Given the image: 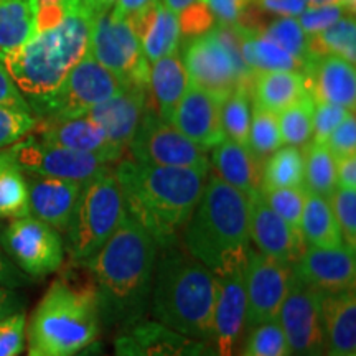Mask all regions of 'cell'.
I'll return each mask as SVG.
<instances>
[{
	"mask_svg": "<svg viewBox=\"0 0 356 356\" xmlns=\"http://www.w3.org/2000/svg\"><path fill=\"white\" fill-rule=\"evenodd\" d=\"M157 256L152 236L126 215L99 251L83 262L91 274L101 327L119 333L144 318Z\"/></svg>",
	"mask_w": 356,
	"mask_h": 356,
	"instance_id": "1",
	"label": "cell"
},
{
	"mask_svg": "<svg viewBox=\"0 0 356 356\" xmlns=\"http://www.w3.org/2000/svg\"><path fill=\"white\" fill-rule=\"evenodd\" d=\"M210 170L159 167L121 159L114 177L127 215L154 238L159 249L180 241V234L202 198Z\"/></svg>",
	"mask_w": 356,
	"mask_h": 356,
	"instance_id": "2",
	"label": "cell"
},
{
	"mask_svg": "<svg viewBox=\"0 0 356 356\" xmlns=\"http://www.w3.org/2000/svg\"><path fill=\"white\" fill-rule=\"evenodd\" d=\"M95 17L96 13L84 0H71L65 17L56 25L40 30L19 50L0 55V61L32 113H38L73 66L86 55Z\"/></svg>",
	"mask_w": 356,
	"mask_h": 356,
	"instance_id": "3",
	"label": "cell"
},
{
	"mask_svg": "<svg viewBox=\"0 0 356 356\" xmlns=\"http://www.w3.org/2000/svg\"><path fill=\"white\" fill-rule=\"evenodd\" d=\"M215 297V273L184 244L178 241L159 249L149 305L155 322L211 343Z\"/></svg>",
	"mask_w": 356,
	"mask_h": 356,
	"instance_id": "4",
	"label": "cell"
},
{
	"mask_svg": "<svg viewBox=\"0 0 356 356\" xmlns=\"http://www.w3.org/2000/svg\"><path fill=\"white\" fill-rule=\"evenodd\" d=\"M249 198L216 175H208L202 198L181 229L180 243L211 270L231 257L246 256L251 248Z\"/></svg>",
	"mask_w": 356,
	"mask_h": 356,
	"instance_id": "5",
	"label": "cell"
},
{
	"mask_svg": "<svg viewBox=\"0 0 356 356\" xmlns=\"http://www.w3.org/2000/svg\"><path fill=\"white\" fill-rule=\"evenodd\" d=\"M101 330L92 284L56 279L30 318L29 356H73L97 340Z\"/></svg>",
	"mask_w": 356,
	"mask_h": 356,
	"instance_id": "6",
	"label": "cell"
},
{
	"mask_svg": "<svg viewBox=\"0 0 356 356\" xmlns=\"http://www.w3.org/2000/svg\"><path fill=\"white\" fill-rule=\"evenodd\" d=\"M126 215L114 168L86 181L65 231V252L76 264L86 262L113 236Z\"/></svg>",
	"mask_w": 356,
	"mask_h": 356,
	"instance_id": "7",
	"label": "cell"
},
{
	"mask_svg": "<svg viewBox=\"0 0 356 356\" xmlns=\"http://www.w3.org/2000/svg\"><path fill=\"white\" fill-rule=\"evenodd\" d=\"M181 60L191 84L220 99L239 86L249 88L254 74L243 60L238 25L218 24L210 32L188 40Z\"/></svg>",
	"mask_w": 356,
	"mask_h": 356,
	"instance_id": "8",
	"label": "cell"
},
{
	"mask_svg": "<svg viewBox=\"0 0 356 356\" xmlns=\"http://www.w3.org/2000/svg\"><path fill=\"white\" fill-rule=\"evenodd\" d=\"M88 53L108 68L126 86L149 88L150 65L131 22L115 15L113 8L92 20Z\"/></svg>",
	"mask_w": 356,
	"mask_h": 356,
	"instance_id": "9",
	"label": "cell"
},
{
	"mask_svg": "<svg viewBox=\"0 0 356 356\" xmlns=\"http://www.w3.org/2000/svg\"><path fill=\"white\" fill-rule=\"evenodd\" d=\"M126 86L113 71L86 51L73 66L61 86L40 108L42 118H81L89 109L118 95Z\"/></svg>",
	"mask_w": 356,
	"mask_h": 356,
	"instance_id": "10",
	"label": "cell"
},
{
	"mask_svg": "<svg viewBox=\"0 0 356 356\" xmlns=\"http://www.w3.org/2000/svg\"><path fill=\"white\" fill-rule=\"evenodd\" d=\"M131 159L147 165L186 167L211 170L207 152L162 119L157 111L145 109L129 144Z\"/></svg>",
	"mask_w": 356,
	"mask_h": 356,
	"instance_id": "11",
	"label": "cell"
},
{
	"mask_svg": "<svg viewBox=\"0 0 356 356\" xmlns=\"http://www.w3.org/2000/svg\"><path fill=\"white\" fill-rule=\"evenodd\" d=\"M0 241L13 264L30 277H43L63 266V236L32 215L12 220L0 233Z\"/></svg>",
	"mask_w": 356,
	"mask_h": 356,
	"instance_id": "12",
	"label": "cell"
},
{
	"mask_svg": "<svg viewBox=\"0 0 356 356\" xmlns=\"http://www.w3.org/2000/svg\"><path fill=\"white\" fill-rule=\"evenodd\" d=\"M10 147L25 173L63 178L84 185L92 178L113 172L114 168V162L102 155L65 149L40 140L35 136H26Z\"/></svg>",
	"mask_w": 356,
	"mask_h": 356,
	"instance_id": "13",
	"label": "cell"
},
{
	"mask_svg": "<svg viewBox=\"0 0 356 356\" xmlns=\"http://www.w3.org/2000/svg\"><path fill=\"white\" fill-rule=\"evenodd\" d=\"M248 256V254H246ZM246 256L231 257L213 270L216 280L213 341L218 356H238L246 327Z\"/></svg>",
	"mask_w": 356,
	"mask_h": 356,
	"instance_id": "14",
	"label": "cell"
},
{
	"mask_svg": "<svg viewBox=\"0 0 356 356\" xmlns=\"http://www.w3.org/2000/svg\"><path fill=\"white\" fill-rule=\"evenodd\" d=\"M292 267L249 248L244 266L246 286V327L252 330L257 325L277 320L279 310L286 299L291 284Z\"/></svg>",
	"mask_w": 356,
	"mask_h": 356,
	"instance_id": "15",
	"label": "cell"
},
{
	"mask_svg": "<svg viewBox=\"0 0 356 356\" xmlns=\"http://www.w3.org/2000/svg\"><path fill=\"white\" fill-rule=\"evenodd\" d=\"M277 322L286 335L289 356H325L320 293L305 286L293 273Z\"/></svg>",
	"mask_w": 356,
	"mask_h": 356,
	"instance_id": "16",
	"label": "cell"
},
{
	"mask_svg": "<svg viewBox=\"0 0 356 356\" xmlns=\"http://www.w3.org/2000/svg\"><path fill=\"white\" fill-rule=\"evenodd\" d=\"M115 356H218L215 346L144 320L121 330L114 340Z\"/></svg>",
	"mask_w": 356,
	"mask_h": 356,
	"instance_id": "17",
	"label": "cell"
},
{
	"mask_svg": "<svg viewBox=\"0 0 356 356\" xmlns=\"http://www.w3.org/2000/svg\"><path fill=\"white\" fill-rule=\"evenodd\" d=\"M356 251L346 246L310 248L307 246L292 273L305 286L318 293L340 292L356 286Z\"/></svg>",
	"mask_w": 356,
	"mask_h": 356,
	"instance_id": "18",
	"label": "cell"
},
{
	"mask_svg": "<svg viewBox=\"0 0 356 356\" xmlns=\"http://www.w3.org/2000/svg\"><path fill=\"white\" fill-rule=\"evenodd\" d=\"M249 200H251L249 202V238H251V243L262 254L292 267L307 248L300 231L293 229L287 221H284L264 202L259 191Z\"/></svg>",
	"mask_w": 356,
	"mask_h": 356,
	"instance_id": "19",
	"label": "cell"
},
{
	"mask_svg": "<svg viewBox=\"0 0 356 356\" xmlns=\"http://www.w3.org/2000/svg\"><path fill=\"white\" fill-rule=\"evenodd\" d=\"M221 102L218 96L190 84L168 122L207 152L225 139Z\"/></svg>",
	"mask_w": 356,
	"mask_h": 356,
	"instance_id": "20",
	"label": "cell"
},
{
	"mask_svg": "<svg viewBox=\"0 0 356 356\" xmlns=\"http://www.w3.org/2000/svg\"><path fill=\"white\" fill-rule=\"evenodd\" d=\"M35 137L48 144L78 150V152L96 154L118 163L124 150L108 139L106 132L86 115L81 118H42L37 121Z\"/></svg>",
	"mask_w": 356,
	"mask_h": 356,
	"instance_id": "21",
	"label": "cell"
},
{
	"mask_svg": "<svg viewBox=\"0 0 356 356\" xmlns=\"http://www.w3.org/2000/svg\"><path fill=\"white\" fill-rule=\"evenodd\" d=\"M305 88L314 102H332L355 109V65L335 55H310L304 66Z\"/></svg>",
	"mask_w": 356,
	"mask_h": 356,
	"instance_id": "22",
	"label": "cell"
},
{
	"mask_svg": "<svg viewBox=\"0 0 356 356\" xmlns=\"http://www.w3.org/2000/svg\"><path fill=\"white\" fill-rule=\"evenodd\" d=\"M25 178L29 186L30 215L65 234L83 184L37 173H25Z\"/></svg>",
	"mask_w": 356,
	"mask_h": 356,
	"instance_id": "23",
	"label": "cell"
},
{
	"mask_svg": "<svg viewBox=\"0 0 356 356\" xmlns=\"http://www.w3.org/2000/svg\"><path fill=\"white\" fill-rule=\"evenodd\" d=\"M147 89L124 86L118 95L91 108L84 115L96 122L114 145L126 150L147 109Z\"/></svg>",
	"mask_w": 356,
	"mask_h": 356,
	"instance_id": "24",
	"label": "cell"
},
{
	"mask_svg": "<svg viewBox=\"0 0 356 356\" xmlns=\"http://www.w3.org/2000/svg\"><path fill=\"white\" fill-rule=\"evenodd\" d=\"M325 356L356 355L355 289L320 293Z\"/></svg>",
	"mask_w": 356,
	"mask_h": 356,
	"instance_id": "25",
	"label": "cell"
},
{
	"mask_svg": "<svg viewBox=\"0 0 356 356\" xmlns=\"http://www.w3.org/2000/svg\"><path fill=\"white\" fill-rule=\"evenodd\" d=\"M134 32L140 40L147 61L154 63L160 58L172 55L180 47V24L172 10L155 0L144 10L129 17Z\"/></svg>",
	"mask_w": 356,
	"mask_h": 356,
	"instance_id": "26",
	"label": "cell"
},
{
	"mask_svg": "<svg viewBox=\"0 0 356 356\" xmlns=\"http://www.w3.org/2000/svg\"><path fill=\"white\" fill-rule=\"evenodd\" d=\"M210 168L220 180L238 188L248 197L259 191L262 163L254 157L248 145L222 139L211 149Z\"/></svg>",
	"mask_w": 356,
	"mask_h": 356,
	"instance_id": "27",
	"label": "cell"
},
{
	"mask_svg": "<svg viewBox=\"0 0 356 356\" xmlns=\"http://www.w3.org/2000/svg\"><path fill=\"white\" fill-rule=\"evenodd\" d=\"M190 76L178 51L150 63L149 89L154 96L155 111L162 119L170 121L173 111L190 88Z\"/></svg>",
	"mask_w": 356,
	"mask_h": 356,
	"instance_id": "28",
	"label": "cell"
},
{
	"mask_svg": "<svg viewBox=\"0 0 356 356\" xmlns=\"http://www.w3.org/2000/svg\"><path fill=\"white\" fill-rule=\"evenodd\" d=\"M249 91L252 104L279 114L307 95L305 78L302 71H261L252 74Z\"/></svg>",
	"mask_w": 356,
	"mask_h": 356,
	"instance_id": "29",
	"label": "cell"
},
{
	"mask_svg": "<svg viewBox=\"0 0 356 356\" xmlns=\"http://www.w3.org/2000/svg\"><path fill=\"white\" fill-rule=\"evenodd\" d=\"M38 33V0H0V55L19 50Z\"/></svg>",
	"mask_w": 356,
	"mask_h": 356,
	"instance_id": "30",
	"label": "cell"
},
{
	"mask_svg": "<svg viewBox=\"0 0 356 356\" xmlns=\"http://www.w3.org/2000/svg\"><path fill=\"white\" fill-rule=\"evenodd\" d=\"M299 231L305 246L338 248L345 246L340 228L333 215L328 198L309 191L305 198Z\"/></svg>",
	"mask_w": 356,
	"mask_h": 356,
	"instance_id": "31",
	"label": "cell"
},
{
	"mask_svg": "<svg viewBox=\"0 0 356 356\" xmlns=\"http://www.w3.org/2000/svg\"><path fill=\"white\" fill-rule=\"evenodd\" d=\"M241 55L244 63L252 73L261 71H304V61L280 48L264 35L249 32L239 26Z\"/></svg>",
	"mask_w": 356,
	"mask_h": 356,
	"instance_id": "32",
	"label": "cell"
},
{
	"mask_svg": "<svg viewBox=\"0 0 356 356\" xmlns=\"http://www.w3.org/2000/svg\"><path fill=\"white\" fill-rule=\"evenodd\" d=\"M30 215L25 172L12 147L0 150V220H17Z\"/></svg>",
	"mask_w": 356,
	"mask_h": 356,
	"instance_id": "33",
	"label": "cell"
},
{
	"mask_svg": "<svg viewBox=\"0 0 356 356\" xmlns=\"http://www.w3.org/2000/svg\"><path fill=\"white\" fill-rule=\"evenodd\" d=\"M304 185V150L282 145L262 162L259 188H286Z\"/></svg>",
	"mask_w": 356,
	"mask_h": 356,
	"instance_id": "34",
	"label": "cell"
},
{
	"mask_svg": "<svg viewBox=\"0 0 356 356\" xmlns=\"http://www.w3.org/2000/svg\"><path fill=\"white\" fill-rule=\"evenodd\" d=\"M310 55H335L355 65L356 60V24L355 13H346L340 20L322 30L307 35Z\"/></svg>",
	"mask_w": 356,
	"mask_h": 356,
	"instance_id": "35",
	"label": "cell"
},
{
	"mask_svg": "<svg viewBox=\"0 0 356 356\" xmlns=\"http://www.w3.org/2000/svg\"><path fill=\"white\" fill-rule=\"evenodd\" d=\"M304 150V186L312 193L328 198L337 188L335 155L318 142H309Z\"/></svg>",
	"mask_w": 356,
	"mask_h": 356,
	"instance_id": "36",
	"label": "cell"
},
{
	"mask_svg": "<svg viewBox=\"0 0 356 356\" xmlns=\"http://www.w3.org/2000/svg\"><path fill=\"white\" fill-rule=\"evenodd\" d=\"M251 91L248 86L234 89L221 102V126L225 139L248 144L249 126H251Z\"/></svg>",
	"mask_w": 356,
	"mask_h": 356,
	"instance_id": "37",
	"label": "cell"
},
{
	"mask_svg": "<svg viewBox=\"0 0 356 356\" xmlns=\"http://www.w3.org/2000/svg\"><path fill=\"white\" fill-rule=\"evenodd\" d=\"M314 106V99L307 92L299 101H296L293 104L277 114L279 131L284 145L305 147L312 140Z\"/></svg>",
	"mask_w": 356,
	"mask_h": 356,
	"instance_id": "38",
	"label": "cell"
},
{
	"mask_svg": "<svg viewBox=\"0 0 356 356\" xmlns=\"http://www.w3.org/2000/svg\"><path fill=\"white\" fill-rule=\"evenodd\" d=\"M246 145L261 163L270 154H274L275 150L280 149L284 145V142L282 137H280L277 114L261 109L259 106L252 104L251 126H249Z\"/></svg>",
	"mask_w": 356,
	"mask_h": 356,
	"instance_id": "39",
	"label": "cell"
},
{
	"mask_svg": "<svg viewBox=\"0 0 356 356\" xmlns=\"http://www.w3.org/2000/svg\"><path fill=\"white\" fill-rule=\"evenodd\" d=\"M238 356H289L286 335L277 320L261 323L249 330Z\"/></svg>",
	"mask_w": 356,
	"mask_h": 356,
	"instance_id": "40",
	"label": "cell"
},
{
	"mask_svg": "<svg viewBox=\"0 0 356 356\" xmlns=\"http://www.w3.org/2000/svg\"><path fill=\"white\" fill-rule=\"evenodd\" d=\"M259 35L273 40L280 48L304 61L305 66L307 58H309V44H307V35L302 30L299 20L293 17H279L262 26Z\"/></svg>",
	"mask_w": 356,
	"mask_h": 356,
	"instance_id": "41",
	"label": "cell"
},
{
	"mask_svg": "<svg viewBox=\"0 0 356 356\" xmlns=\"http://www.w3.org/2000/svg\"><path fill=\"white\" fill-rule=\"evenodd\" d=\"M259 193L284 221L299 231L302 210H304L307 193H309L304 185L286 186V188H259Z\"/></svg>",
	"mask_w": 356,
	"mask_h": 356,
	"instance_id": "42",
	"label": "cell"
},
{
	"mask_svg": "<svg viewBox=\"0 0 356 356\" xmlns=\"http://www.w3.org/2000/svg\"><path fill=\"white\" fill-rule=\"evenodd\" d=\"M343 244L356 251V188H335L328 197Z\"/></svg>",
	"mask_w": 356,
	"mask_h": 356,
	"instance_id": "43",
	"label": "cell"
},
{
	"mask_svg": "<svg viewBox=\"0 0 356 356\" xmlns=\"http://www.w3.org/2000/svg\"><path fill=\"white\" fill-rule=\"evenodd\" d=\"M37 126V119L29 111L0 106V150L24 139Z\"/></svg>",
	"mask_w": 356,
	"mask_h": 356,
	"instance_id": "44",
	"label": "cell"
},
{
	"mask_svg": "<svg viewBox=\"0 0 356 356\" xmlns=\"http://www.w3.org/2000/svg\"><path fill=\"white\" fill-rule=\"evenodd\" d=\"M355 114V109L345 108L332 102H315L314 119H312V142L323 144L327 137L345 121Z\"/></svg>",
	"mask_w": 356,
	"mask_h": 356,
	"instance_id": "45",
	"label": "cell"
},
{
	"mask_svg": "<svg viewBox=\"0 0 356 356\" xmlns=\"http://www.w3.org/2000/svg\"><path fill=\"white\" fill-rule=\"evenodd\" d=\"M25 338L26 315L24 310L0 320V356H20L25 348Z\"/></svg>",
	"mask_w": 356,
	"mask_h": 356,
	"instance_id": "46",
	"label": "cell"
},
{
	"mask_svg": "<svg viewBox=\"0 0 356 356\" xmlns=\"http://www.w3.org/2000/svg\"><path fill=\"white\" fill-rule=\"evenodd\" d=\"M346 13H355L343 3H330V6L310 7L300 13L299 24L305 35H314L328 29V26L340 20Z\"/></svg>",
	"mask_w": 356,
	"mask_h": 356,
	"instance_id": "47",
	"label": "cell"
},
{
	"mask_svg": "<svg viewBox=\"0 0 356 356\" xmlns=\"http://www.w3.org/2000/svg\"><path fill=\"white\" fill-rule=\"evenodd\" d=\"M178 17V24H180V32L185 35V37H198V35H203L210 32L213 26L216 25L215 17L210 10V7L207 6L204 0H198L193 6L185 8L184 12Z\"/></svg>",
	"mask_w": 356,
	"mask_h": 356,
	"instance_id": "48",
	"label": "cell"
},
{
	"mask_svg": "<svg viewBox=\"0 0 356 356\" xmlns=\"http://www.w3.org/2000/svg\"><path fill=\"white\" fill-rule=\"evenodd\" d=\"M335 157L356 154V119L355 114L346 118L323 142Z\"/></svg>",
	"mask_w": 356,
	"mask_h": 356,
	"instance_id": "49",
	"label": "cell"
},
{
	"mask_svg": "<svg viewBox=\"0 0 356 356\" xmlns=\"http://www.w3.org/2000/svg\"><path fill=\"white\" fill-rule=\"evenodd\" d=\"M216 24L236 25L252 0H204Z\"/></svg>",
	"mask_w": 356,
	"mask_h": 356,
	"instance_id": "50",
	"label": "cell"
},
{
	"mask_svg": "<svg viewBox=\"0 0 356 356\" xmlns=\"http://www.w3.org/2000/svg\"><path fill=\"white\" fill-rule=\"evenodd\" d=\"M0 106L32 113L29 102H26L25 97L22 96V92L19 91V88L15 86V83H13V79L10 78V74H8L6 66L2 65V61H0Z\"/></svg>",
	"mask_w": 356,
	"mask_h": 356,
	"instance_id": "51",
	"label": "cell"
},
{
	"mask_svg": "<svg viewBox=\"0 0 356 356\" xmlns=\"http://www.w3.org/2000/svg\"><path fill=\"white\" fill-rule=\"evenodd\" d=\"M32 284V277L13 264L10 257L7 256L6 249L0 241V286L10 289H22Z\"/></svg>",
	"mask_w": 356,
	"mask_h": 356,
	"instance_id": "52",
	"label": "cell"
},
{
	"mask_svg": "<svg viewBox=\"0 0 356 356\" xmlns=\"http://www.w3.org/2000/svg\"><path fill=\"white\" fill-rule=\"evenodd\" d=\"M264 12L280 17H297L307 8L305 0H256Z\"/></svg>",
	"mask_w": 356,
	"mask_h": 356,
	"instance_id": "53",
	"label": "cell"
},
{
	"mask_svg": "<svg viewBox=\"0 0 356 356\" xmlns=\"http://www.w3.org/2000/svg\"><path fill=\"white\" fill-rule=\"evenodd\" d=\"M338 188H356V154L335 157Z\"/></svg>",
	"mask_w": 356,
	"mask_h": 356,
	"instance_id": "54",
	"label": "cell"
},
{
	"mask_svg": "<svg viewBox=\"0 0 356 356\" xmlns=\"http://www.w3.org/2000/svg\"><path fill=\"white\" fill-rule=\"evenodd\" d=\"M25 307V299L17 292V289L0 286V320L8 315L22 312Z\"/></svg>",
	"mask_w": 356,
	"mask_h": 356,
	"instance_id": "55",
	"label": "cell"
},
{
	"mask_svg": "<svg viewBox=\"0 0 356 356\" xmlns=\"http://www.w3.org/2000/svg\"><path fill=\"white\" fill-rule=\"evenodd\" d=\"M154 2L155 0H115L113 12L115 13V15L124 17V19H129V17L142 12L144 8H147L150 3H154Z\"/></svg>",
	"mask_w": 356,
	"mask_h": 356,
	"instance_id": "56",
	"label": "cell"
},
{
	"mask_svg": "<svg viewBox=\"0 0 356 356\" xmlns=\"http://www.w3.org/2000/svg\"><path fill=\"white\" fill-rule=\"evenodd\" d=\"M73 356H113V355H111V351L108 350V346H106L104 341H101L99 338H97V340L92 341V343H89L88 346H84L81 351H78V353H74Z\"/></svg>",
	"mask_w": 356,
	"mask_h": 356,
	"instance_id": "57",
	"label": "cell"
},
{
	"mask_svg": "<svg viewBox=\"0 0 356 356\" xmlns=\"http://www.w3.org/2000/svg\"><path fill=\"white\" fill-rule=\"evenodd\" d=\"M195 2L198 0H163V6H165L168 10H172L175 15H180L185 8H188L190 6H193Z\"/></svg>",
	"mask_w": 356,
	"mask_h": 356,
	"instance_id": "58",
	"label": "cell"
},
{
	"mask_svg": "<svg viewBox=\"0 0 356 356\" xmlns=\"http://www.w3.org/2000/svg\"><path fill=\"white\" fill-rule=\"evenodd\" d=\"M86 3L92 8V12H95L97 15V13L113 8L115 0H86Z\"/></svg>",
	"mask_w": 356,
	"mask_h": 356,
	"instance_id": "59",
	"label": "cell"
},
{
	"mask_svg": "<svg viewBox=\"0 0 356 356\" xmlns=\"http://www.w3.org/2000/svg\"><path fill=\"white\" fill-rule=\"evenodd\" d=\"M341 3H343V6H346L350 8V10H353L355 12V0H340Z\"/></svg>",
	"mask_w": 356,
	"mask_h": 356,
	"instance_id": "60",
	"label": "cell"
},
{
	"mask_svg": "<svg viewBox=\"0 0 356 356\" xmlns=\"http://www.w3.org/2000/svg\"><path fill=\"white\" fill-rule=\"evenodd\" d=\"M350 356H356V355H350Z\"/></svg>",
	"mask_w": 356,
	"mask_h": 356,
	"instance_id": "61",
	"label": "cell"
}]
</instances>
